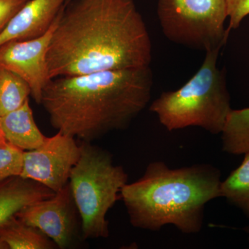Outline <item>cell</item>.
<instances>
[{
    "instance_id": "30bf717a",
    "label": "cell",
    "mask_w": 249,
    "mask_h": 249,
    "mask_svg": "<svg viewBox=\"0 0 249 249\" xmlns=\"http://www.w3.org/2000/svg\"><path fill=\"white\" fill-rule=\"evenodd\" d=\"M68 0H29L0 32V46L45 34Z\"/></svg>"
},
{
    "instance_id": "ba28073f",
    "label": "cell",
    "mask_w": 249,
    "mask_h": 249,
    "mask_svg": "<svg viewBox=\"0 0 249 249\" xmlns=\"http://www.w3.org/2000/svg\"><path fill=\"white\" fill-rule=\"evenodd\" d=\"M59 17L60 14L49 31L40 37L9 41L0 46V68L14 72L25 80L37 104H40L42 91L50 80L47 55Z\"/></svg>"
},
{
    "instance_id": "6da1fadb",
    "label": "cell",
    "mask_w": 249,
    "mask_h": 249,
    "mask_svg": "<svg viewBox=\"0 0 249 249\" xmlns=\"http://www.w3.org/2000/svg\"><path fill=\"white\" fill-rule=\"evenodd\" d=\"M152 42L134 0H72L47 55L49 80L150 66Z\"/></svg>"
},
{
    "instance_id": "8fae6325",
    "label": "cell",
    "mask_w": 249,
    "mask_h": 249,
    "mask_svg": "<svg viewBox=\"0 0 249 249\" xmlns=\"http://www.w3.org/2000/svg\"><path fill=\"white\" fill-rule=\"evenodd\" d=\"M55 192L41 183L13 177L0 182V226L29 205L47 199Z\"/></svg>"
},
{
    "instance_id": "44dd1931",
    "label": "cell",
    "mask_w": 249,
    "mask_h": 249,
    "mask_svg": "<svg viewBox=\"0 0 249 249\" xmlns=\"http://www.w3.org/2000/svg\"><path fill=\"white\" fill-rule=\"evenodd\" d=\"M245 230H246V231L249 232V227L247 228V229H246Z\"/></svg>"
},
{
    "instance_id": "7c38bea8",
    "label": "cell",
    "mask_w": 249,
    "mask_h": 249,
    "mask_svg": "<svg viewBox=\"0 0 249 249\" xmlns=\"http://www.w3.org/2000/svg\"><path fill=\"white\" fill-rule=\"evenodd\" d=\"M0 128L6 140L23 151L37 148L47 138L36 124L29 100L16 110L1 116Z\"/></svg>"
},
{
    "instance_id": "3957f363",
    "label": "cell",
    "mask_w": 249,
    "mask_h": 249,
    "mask_svg": "<svg viewBox=\"0 0 249 249\" xmlns=\"http://www.w3.org/2000/svg\"><path fill=\"white\" fill-rule=\"evenodd\" d=\"M221 172L211 164L171 168L163 161L149 163L143 175L121 192L133 227L157 231L175 226L185 234L200 232L205 206L220 197Z\"/></svg>"
},
{
    "instance_id": "2e32d148",
    "label": "cell",
    "mask_w": 249,
    "mask_h": 249,
    "mask_svg": "<svg viewBox=\"0 0 249 249\" xmlns=\"http://www.w3.org/2000/svg\"><path fill=\"white\" fill-rule=\"evenodd\" d=\"M31 93L25 80L14 72L0 68V117L20 107Z\"/></svg>"
},
{
    "instance_id": "e0dca14e",
    "label": "cell",
    "mask_w": 249,
    "mask_h": 249,
    "mask_svg": "<svg viewBox=\"0 0 249 249\" xmlns=\"http://www.w3.org/2000/svg\"><path fill=\"white\" fill-rule=\"evenodd\" d=\"M23 153V150L6 140L4 134L0 135V182L20 175Z\"/></svg>"
},
{
    "instance_id": "ffe728a7",
    "label": "cell",
    "mask_w": 249,
    "mask_h": 249,
    "mask_svg": "<svg viewBox=\"0 0 249 249\" xmlns=\"http://www.w3.org/2000/svg\"><path fill=\"white\" fill-rule=\"evenodd\" d=\"M0 249H9V247L6 245V242L2 240L1 236H0Z\"/></svg>"
},
{
    "instance_id": "7402d4cb",
    "label": "cell",
    "mask_w": 249,
    "mask_h": 249,
    "mask_svg": "<svg viewBox=\"0 0 249 249\" xmlns=\"http://www.w3.org/2000/svg\"><path fill=\"white\" fill-rule=\"evenodd\" d=\"M2 134V132H1V128H0V135Z\"/></svg>"
},
{
    "instance_id": "d6986e66",
    "label": "cell",
    "mask_w": 249,
    "mask_h": 249,
    "mask_svg": "<svg viewBox=\"0 0 249 249\" xmlns=\"http://www.w3.org/2000/svg\"><path fill=\"white\" fill-rule=\"evenodd\" d=\"M29 0H0V32Z\"/></svg>"
},
{
    "instance_id": "52a82bcc",
    "label": "cell",
    "mask_w": 249,
    "mask_h": 249,
    "mask_svg": "<svg viewBox=\"0 0 249 249\" xmlns=\"http://www.w3.org/2000/svg\"><path fill=\"white\" fill-rule=\"evenodd\" d=\"M80 155L75 138L58 132L37 148L24 151L21 178L34 180L57 193L70 180Z\"/></svg>"
},
{
    "instance_id": "ac0fdd59",
    "label": "cell",
    "mask_w": 249,
    "mask_h": 249,
    "mask_svg": "<svg viewBox=\"0 0 249 249\" xmlns=\"http://www.w3.org/2000/svg\"><path fill=\"white\" fill-rule=\"evenodd\" d=\"M228 17L230 19L228 30L237 29L244 18L249 15V0H226Z\"/></svg>"
},
{
    "instance_id": "8992f818",
    "label": "cell",
    "mask_w": 249,
    "mask_h": 249,
    "mask_svg": "<svg viewBox=\"0 0 249 249\" xmlns=\"http://www.w3.org/2000/svg\"><path fill=\"white\" fill-rule=\"evenodd\" d=\"M157 16L165 37L188 48L221 49L230 33L226 0H158Z\"/></svg>"
},
{
    "instance_id": "9c48e42d",
    "label": "cell",
    "mask_w": 249,
    "mask_h": 249,
    "mask_svg": "<svg viewBox=\"0 0 249 249\" xmlns=\"http://www.w3.org/2000/svg\"><path fill=\"white\" fill-rule=\"evenodd\" d=\"M74 206L68 182L53 196L29 205L16 216L39 229L58 248L65 249L71 245L77 233Z\"/></svg>"
},
{
    "instance_id": "4fadbf2b",
    "label": "cell",
    "mask_w": 249,
    "mask_h": 249,
    "mask_svg": "<svg viewBox=\"0 0 249 249\" xmlns=\"http://www.w3.org/2000/svg\"><path fill=\"white\" fill-rule=\"evenodd\" d=\"M0 236L9 249H52L57 247L39 229L25 224L16 216L0 226Z\"/></svg>"
},
{
    "instance_id": "5b68a950",
    "label": "cell",
    "mask_w": 249,
    "mask_h": 249,
    "mask_svg": "<svg viewBox=\"0 0 249 249\" xmlns=\"http://www.w3.org/2000/svg\"><path fill=\"white\" fill-rule=\"evenodd\" d=\"M79 160L72 168L70 186L81 219L82 237L109 236L108 211L121 196L128 175L114 163L112 155L91 142H82Z\"/></svg>"
},
{
    "instance_id": "277c9868",
    "label": "cell",
    "mask_w": 249,
    "mask_h": 249,
    "mask_svg": "<svg viewBox=\"0 0 249 249\" xmlns=\"http://www.w3.org/2000/svg\"><path fill=\"white\" fill-rule=\"evenodd\" d=\"M220 49L206 52L202 65L179 89L165 91L150 106L167 130L199 127L221 134L231 111L224 70L217 67Z\"/></svg>"
},
{
    "instance_id": "5bb4252c",
    "label": "cell",
    "mask_w": 249,
    "mask_h": 249,
    "mask_svg": "<svg viewBox=\"0 0 249 249\" xmlns=\"http://www.w3.org/2000/svg\"><path fill=\"white\" fill-rule=\"evenodd\" d=\"M222 150L232 155L249 151V107L231 109L222 133Z\"/></svg>"
},
{
    "instance_id": "9a60e30c",
    "label": "cell",
    "mask_w": 249,
    "mask_h": 249,
    "mask_svg": "<svg viewBox=\"0 0 249 249\" xmlns=\"http://www.w3.org/2000/svg\"><path fill=\"white\" fill-rule=\"evenodd\" d=\"M241 164L222 181L220 197L240 209L249 219V151Z\"/></svg>"
},
{
    "instance_id": "7a4b0ae2",
    "label": "cell",
    "mask_w": 249,
    "mask_h": 249,
    "mask_svg": "<svg viewBox=\"0 0 249 249\" xmlns=\"http://www.w3.org/2000/svg\"><path fill=\"white\" fill-rule=\"evenodd\" d=\"M152 85L150 66L59 77L46 85L40 104L58 132L92 142L127 128L149 104Z\"/></svg>"
}]
</instances>
